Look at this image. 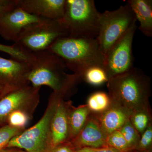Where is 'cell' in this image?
<instances>
[{"label": "cell", "instance_id": "17", "mask_svg": "<svg viewBox=\"0 0 152 152\" xmlns=\"http://www.w3.org/2000/svg\"><path fill=\"white\" fill-rule=\"evenodd\" d=\"M91 114L86 104L77 107L72 106L69 115V141L75 138L80 132Z\"/></svg>", "mask_w": 152, "mask_h": 152}, {"label": "cell", "instance_id": "1", "mask_svg": "<svg viewBox=\"0 0 152 152\" xmlns=\"http://www.w3.org/2000/svg\"><path fill=\"white\" fill-rule=\"evenodd\" d=\"M34 61L28 75V82L35 88L50 87L53 92L66 97L72 94L78 84L83 81L80 74H69L64 61L48 50L33 53Z\"/></svg>", "mask_w": 152, "mask_h": 152}, {"label": "cell", "instance_id": "31", "mask_svg": "<svg viewBox=\"0 0 152 152\" xmlns=\"http://www.w3.org/2000/svg\"><path fill=\"white\" fill-rule=\"evenodd\" d=\"M0 152H27L21 151V150L10 149V148H5L4 149L1 150Z\"/></svg>", "mask_w": 152, "mask_h": 152}, {"label": "cell", "instance_id": "14", "mask_svg": "<svg viewBox=\"0 0 152 152\" xmlns=\"http://www.w3.org/2000/svg\"><path fill=\"white\" fill-rule=\"evenodd\" d=\"M106 138L96 115L91 113L80 132L70 142L74 148L88 147L101 148L108 146L106 142Z\"/></svg>", "mask_w": 152, "mask_h": 152}, {"label": "cell", "instance_id": "24", "mask_svg": "<svg viewBox=\"0 0 152 152\" xmlns=\"http://www.w3.org/2000/svg\"><path fill=\"white\" fill-rule=\"evenodd\" d=\"M24 130L25 129L14 127L8 124L4 125L0 128V151L5 148L14 137Z\"/></svg>", "mask_w": 152, "mask_h": 152}, {"label": "cell", "instance_id": "5", "mask_svg": "<svg viewBox=\"0 0 152 152\" xmlns=\"http://www.w3.org/2000/svg\"><path fill=\"white\" fill-rule=\"evenodd\" d=\"M61 95H63L52 93L47 108L40 120L33 126L14 137L6 148H19L27 152H48L51 148V121L57 102Z\"/></svg>", "mask_w": 152, "mask_h": 152}, {"label": "cell", "instance_id": "9", "mask_svg": "<svg viewBox=\"0 0 152 152\" xmlns=\"http://www.w3.org/2000/svg\"><path fill=\"white\" fill-rule=\"evenodd\" d=\"M40 88L29 85L11 91L0 99V125L7 123L9 116L17 111L32 115L39 100Z\"/></svg>", "mask_w": 152, "mask_h": 152}, {"label": "cell", "instance_id": "22", "mask_svg": "<svg viewBox=\"0 0 152 152\" xmlns=\"http://www.w3.org/2000/svg\"><path fill=\"white\" fill-rule=\"evenodd\" d=\"M106 142L108 146L121 152H129L132 150L119 130L115 131L107 136Z\"/></svg>", "mask_w": 152, "mask_h": 152}, {"label": "cell", "instance_id": "29", "mask_svg": "<svg viewBox=\"0 0 152 152\" xmlns=\"http://www.w3.org/2000/svg\"><path fill=\"white\" fill-rule=\"evenodd\" d=\"M99 149L94 148L91 147H82L76 150L75 152H95L96 151Z\"/></svg>", "mask_w": 152, "mask_h": 152}, {"label": "cell", "instance_id": "32", "mask_svg": "<svg viewBox=\"0 0 152 152\" xmlns=\"http://www.w3.org/2000/svg\"><path fill=\"white\" fill-rule=\"evenodd\" d=\"M3 89L0 86V94L3 92Z\"/></svg>", "mask_w": 152, "mask_h": 152}, {"label": "cell", "instance_id": "2", "mask_svg": "<svg viewBox=\"0 0 152 152\" xmlns=\"http://www.w3.org/2000/svg\"><path fill=\"white\" fill-rule=\"evenodd\" d=\"M107 87L112 102L132 113L151 108V78L139 68L109 79Z\"/></svg>", "mask_w": 152, "mask_h": 152}, {"label": "cell", "instance_id": "7", "mask_svg": "<svg viewBox=\"0 0 152 152\" xmlns=\"http://www.w3.org/2000/svg\"><path fill=\"white\" fill-rule=\"evenodd\" d=\"M137 21L127 3L115 10L101 13L97 39L105 57L110 48L136 25Z\"/></svg>", "mask_w": 152, "mask_h": 152}, {"label": "cell", "instance_id": "8", "mask_svg": "<svg viewBox=\"0 0 152 152\" xmlns=\"http://www.w3.org/2000/svg\"><path fill=\"white\" fill-rule=\"evenodd\" d=\"M137 28L136 25L131 28L107 53L104 69L109 80L134 67L132 44Z\"/></svg>", "mask_w": 152, "mask_h": 152}, {"label": "cell", "instance_id": "28", "mask_svg": "<svg viewBox=\"0 0 152 152\" xmlns=\"http://www.w3.org/2000/svg\"><path fill=\"white\" fill-rule=\"evenodd\" d=\"M17 5L9 6H0V17L1 16L7 12L12 10L14 8L16 7Z\"/></svg>", "mask_w": 152, "mask_h": 152}, {"label": "cell", "instance_id": "16", "mask_svg": "<svg viewBox=\"0 0 152 152\" xmlns=\"http://www.w3.org/2000/svg\"><path fill=\"white\" fill-rule=\"evenodd\" d=\"M127 3L140 23L139 29L145 36H152V1L129 0Z\"/></svg>", "mask_w": 152, "mask_h": 152}, {"label": "cell", "instance_id": "3", "mask_svg": "<svg viewBox=\"0 0 152 152\" xmlns=\"http://www.w3.org/2000/svg\"><path fill=\"white\" fill-rule=\"evenodd\" d=\"M48 50L60 57L74 73L82 75L92 67L104 69L105 57L97 38L68 36L59 39Z\"/></svg>", "mask_w": 152, "mask_h": 152}, {"label": "cell", "instance_id": "19", "mask_svg": "<svg viewBox=\"0 0 152 152\" xmlns=\"http://www.w3.org/2000/svg\"><path fill=\"white\" fill-rule=\"evenodd\" d=\"M0 51L10 55L11 58L32 64L34 61V53L26 50L16 43L12 45L0 44Z\"/></svg>", "mask_w": 152, "mask_h": 152}, {"label": "cell", "instance_id": "15", "mask_svg": "<svg viewBox=\"0 0 152 152\" xmlns=\"http://www.w3.org/2000/svg\"><path fill=\"white\" fill-rule=\"evenodd\" d=\"M132 113L122 106L112 102L108 108L104 112L95 115L102 130L107 137L114 132L120 130L130 119Z\"/></svg>", "mask_w": 152, "mask_h": 152}, {"label": "cell", "instance_id": "11", "mask_svg": "<svg viewBox=\"0 0 152 152\" xmlns=\"http://www.w3.org/2000/svg\"><path fill=\"white\" fill-rule=\"evenodd\" d=\"M44 19L31 15L17 6L0 17V36L15 43L27 27Z\"/></svg>", "mask_w": 152, "mask_h": 152}, {"label": "cell", "instance_id": "27", "mask_svg": "<svg viewBox=\"0 0 152 152\" xmlns=\"http://www.w3.org/2000/svg\"><path fill=\"white\" fill-rule=\"evenodd\" d=\"M75 151L71 142L67 141L52 148L49 152H75Z\"/></svg>", "mask_w": 152, "mask_h": 152}, {"label": "cell", "instance_id": "13", "mask_svg": "<svg viewBox=\"0 0 152 152\" xmlns=\"http://www.w3.org/2000/svg\"><path fill=\"white\" fill-rule=\"evenodd\" d=\"M66 0H18L17 6L28 13L44 18L61 20Z\"/></svg>", "mask_w": 152, "mask_h": 152}, {"label": "cell", "instance_id": "12", "mask_svg": "<svg viewBox=\"0 0 152 152\" xmlns=\"http://www.w3.org/2000/svg\"><path fill=\"white\" fill-rule=\"evenodd\" d=\"M65 96L59 98L50 125L51 148L65 142L69 141V115L72 105L70 101L64 100Z\"/></svg>", "mask_w": 152, "mask_h": 152}, {"label": "cell", "instance_id": "20", "mask_svg": "<svg viewBox=\"0 0 152 152\" xmlns=\"http://www.w3.org/2000/svg\"><path fill=\"white\" fill-rule=\"evenodd\" d=\"M152 117L151 108L133 112L130 121L141 136L149 126L152 124Z\"/></svg>", "mask_w": 152, "mask_h": 152}, {"label": "cell", "instance_id": "10", "mask_svg": "<svg viewBox=\"0 0 152 152\" xmlns=\"http://www.w3.org/2000/svg\"><path fill=\"white\" fill-rule=\"evenodd\" d=\"M31 66V64L28 63L0 57V86L3 89L1 94L5 95L29 85L28 77Z\"/></svg>", "mask_w": 152, "mask_h": 152}, {"label": "cell", "instance_id": "6", "mask_svg": "<svg viewBox=\"0 0 152 152\" xmlns=\"http://www.w3.org/2000/svg\"><path fill=\"white\" fill-rule=\"evenodd\" d=\"M69 36L62 20L44 19L27 27L15 43L31 53L46 50L56 41Z\"/></svg>", "mask_w": 152, "mask_h": 152}, {"label": "cell", "instance_id": "30", "mask_svg": "<svg viewBox=\"0 0 152 152\" xmlns=\"http://www.w3.org/2000/svg\"><path fill=\"white\" fill-rule=\"evenodd\" d=\"M95 152H121L119 151L112 148L110 147H104V148H99V149Z\"/></svg>", "mask_w": 152, "mask_h": 152}, {"label": "cell", "instance_id": "23", "mask_svg": "<svg viewBox=\"0 0 152 152\" xmlns=\"http://www.w3.org/2000/svg\"><path fill=\"white\" fill-rule=\"evenodd\" d=\"M119 130L127 142L131 149H134L140 140V135L132 124L130 119Z\"/></svg>", "mask_w": 152, "mask_h": 152}, {"label": "cell", "instance_id": "33", "mask_svg": "<svg viewBox=\"0 0 152 152\" xmlns=\"http://www.w3.org/2000/svg\"><path fill=\"white\" fill-rule=\"evenodd\" d=\"M4 95H2V94H0V99H1V98L2 97H3V96H4Z\"/></svg>", "mask_w": 152, "mask_h": 152}, {"label": "cell", "instance_id": "18", "mask_svg": "<svg viewBox=\"0 0 152 152\" xmlns=\"http://www.w3.org/2000/svg\"><path fill=\"white\" fill-rule=\"evenodd\" d=\"M111 103L108 94L99 91L93 93L89 97L86 104L91 113L99 114L108 108Z\"/></svg>", "mask_w": 152, "mask_h": 152}, {"label": "cell", "instance_id": "25", "mask_svg": "<svg viewBox=\"0 0 152 152\" xmlns=\"http://www.w3.org/2000/svg\"><path fill=\"white\" fill-rule=\"evenodd\" d=\"M31 117V115L26 112L17 111L9 116L7 123L14 127L25 129V127L27 124Z\"/></svg>", "mask_w": 152, "mask_h": 152}, {"label": "cell", "instance_id": "26", "mask_svg": "<svg viewBox=\"0 0 152 152\" xmlns=\"http://www.w3.org/2000/svg\"><path fill=\"white\" fill-rule=\"evenodd\" d=\"M152 145V124L141 135L134 149L140 151H146L150 149Z\"/></svg>", "mask_w": 152, "mask_h": 152}, {"label": "cell", "instance_id": "4", "mask_svg": "<svg viewBox=\"0 0 152 152\" xmlns=\"http://www.w3.org/2000/svg\"><path fill=\"white\" fill-rule=\"evenodd\" d=\"M100 14L93 0H66L62 20L69 36L97 38Z\"/></svg>", "mask_w": 152, "mask_h": 152}, {"label": "cell", "instance_id": "21", "mask_svg": "<svg viewBox=\"0 0 152 152\" xmlns=\"http://www.w3.org/2000/svg\"><path fill=\"white\" fill-rule=\"evenodd\" d=\"M83 80L94 86H101L108 81L104 68L94 66L87 69L82 75Z\"/></svg>", "mask_w": 152, "mask_h": 152}]
</instances>
